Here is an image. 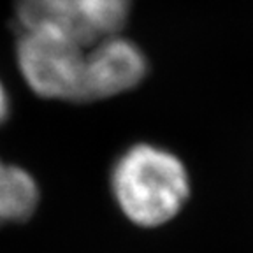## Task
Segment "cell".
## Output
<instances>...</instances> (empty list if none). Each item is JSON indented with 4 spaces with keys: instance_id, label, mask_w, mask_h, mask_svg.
Masks as SVG:
<instances>
[{
    "instance_id": "277c9868",
    "label": "cell",
    "mask_w": 253,
    "mask_h": 253,
    "mask_svg": "<svg viewBox=\"0 0 253 253\" xmlns=\"http://www.w3.org/2000/svg\"><path fill=\"white\" fill-rule=\"evenodd\" d=\"M148 71L146 55L134 41L120 34L97 41L84 53V104L134 90Z\"/></svg>"
},
{
    "instance_id": "3957f363",
    "label": "cell",
    "mask_w": 253,
    "mask_h": 253,
    "mask_svg": "<svg viewBox=\"0 0 253 253\" xmlns=\"http://www.w3.org/2000/svg\"><path fill=\"white\" fill-rule=\"evenodd\" d=\"M16 32H49L88 47L122 27L84 0H16Z\"/></svg>"
},
{
    "instance_id": "5b68a950",
    "label": "cell",
    "mask_w": 253,
    "mask_h": 253,
    "mask_svg": "<svg viewBox=\"0 0 253 253\" xmlns=\"http://www.w3.org/2000/svg\"><path fill=\"white\" fill-rule=\"evenodd\" d=\"M41 190L28 170L0 160V227L23 223L37 211Z\"/></svg>"
},
{
    "instance_id": "6da1fadb",
    "label": "cell",
    "mask_w": 253,
    "mask_h": 253,
    "mask_svg": "<svg viewBox=\"0 0 253 253\" xmlns=\"http://www.w3.org/2000/svg\"><path fill=\"white\" fill-rule=\"evenodd\" d=\"M111 192L130 223L155 229L183 210L190 197V178L185 164L169 150L137 142L116 158Z\"/></svg>"
},
{
    "instance_id": "7a4b0ae2",
    "label": "cell",
    "mask_w": 253,
    "mask_h": 253,
    "mask_svg": "<svg viewBox=\"0 0 253 253\" xmlns=\"http://www.w3.org/2000/svg\"><path fill=\"white\" fill-rule=\"evenodd\" d=\"M16 63L42 99L84 104L86 47L49 32H16Z\"/></svg>"
},
{
    "instance_id": "8992f818",
    "label": "cell",
    "mask_w": 253,
    "mask_h": 253,
    "mask_svg": "<svg viewBox=\"0 0 253 253\" xmlns=\"http://www.w3.org/2000/svg\"><path fill=\"white\" fill-rule=\"evenodd\" d=\"M84 2L102 11L104 14H107L120 27H125L128 14H130L132 0H84Z\"/></svg>"
},
{
    "instance_id": "52a82bcc",
    "label": "cell",
    "mask_w": 253,
    "mask_h": 253,
    "mask_svg": "<svg viewBox=\"0 0 253 253\" xmlns=\"http://www.w3.org/2000/svg\"><path fill=\"white\" fill-rule=\"evenodd\" d=\"M11 115V102H9V93L5 90L2 79H0V125H4L5 120Z\"/></svg>"
}]
</instances>
